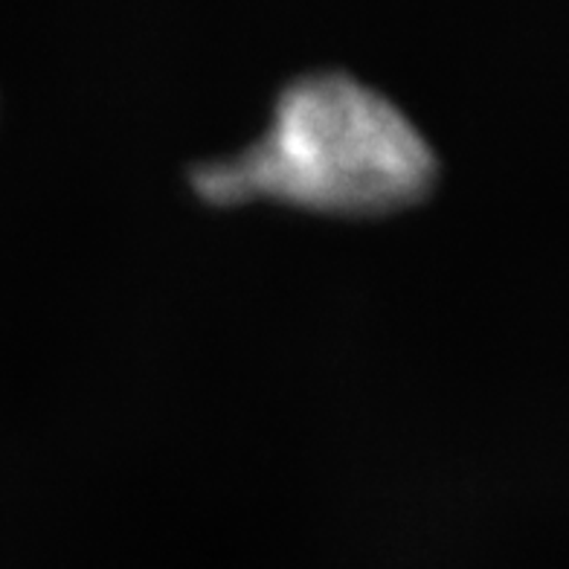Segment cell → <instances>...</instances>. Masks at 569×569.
Returning <instances> with one entry per match:
<instances>
[{
    "label": "cell",
    "mask_w": 569,
    "mask_h": 569,
    "mask_svg": "<svg viewBox=\"0 0 569 569\" xmlns=\"http://www.w3.org/2000/svg\"><path fill=\"white\" fill-rule=\"evenodd\" d=\"M433 154L405 113L346 76H311L279 99L268 134L239 158L201 166L212 203L256 198L335 216H372L419 201Z\"/></svg>",
    "instance_id": "cell-1"
}]
</instances>
